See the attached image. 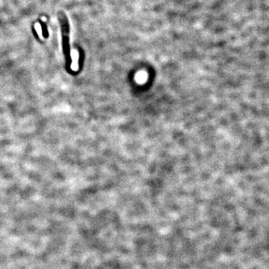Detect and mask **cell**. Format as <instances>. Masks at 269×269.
Instances as JSON below:
<instances>
[{
  "label": "cell",
  "mask_w": 269,
  "mask_h": 269,
  "mask_svg": "<svg viewBox=\"0 0 269 269\" xmlns=\"http://www.w3.org/2000/svg\"><path fill=\"white\" fill-rule=\"evenodd\" d=\"M59 21L61 24V28H62L64 53L66 55V56H69L70 54V48L69 44V28L68 22H67L65 16H64V15H59Z\"/></svg>",
  "instance_id": "6da1fadb"
},
{
  "label": "cell",
  "mask_w": 269,
  "mask_h": 269,
  "mask_svg": "<svg viewBox=\"0 0 269 269\" xmlns=\"http://www.w3.org/2000/svg\"><path fill=\"white\" fill-rule=\"evenodd\" d=\"M72 63L71 64V69L72 71H77L79 69V64H78L79 54H78V52L75 50H72Z\"/></svg>",
  "instance_id": "7a4b0ae2"
}]
</instances>
